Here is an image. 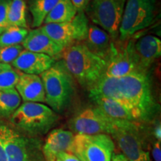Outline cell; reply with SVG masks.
<instances>
[{"label":"cell","mask_w":161,"mask_h":161,"mask_svg":"<svg viewBox=\"0 0 161 161\" xmlns=\"http://www.w3.org/2000/svg\"><path fill=\"white\" fill-rule=\"evenodd\" d=\"M152 156V161H161V146L160 142L159 141L156 140L153 145Z\"/></svg>","instance_id":"f1b7e54d"},{"label":"cell","mask_w":161,"mask_h":161,"mask_svg":"<svg viewBox=\"0 0 161 161\" xmlns=\"http://www.w3.org/2000/svg\"><path fill=\"white\" fill-rule=\"evenodd\" d=\"M45 90V102L57 114H62L71 104L75 86L74 79L62 61L54 64L40 75Z\"/></svg>","instance_id":"3957f363"},{"label":"cell","mask_w":161,"mask_h":161,"mask_svg":"<svg viewBox=\"0 0 161 161\" xmlns=\"http://www.w3.org/2000/svg\"><path fill=\"white\" fill-rule=\"evenodd\" d=\"M122 120L114 119L107 116L98 107L86 108L80 110L69 121V128L75 134H104L110 135Z\"/></svg>","instance_id":"30bf717a"},{"label":"cell","mask_w":161,"mask_h":161,"mask_svg":"<svg viewBox=\"0 0 161 161\" xmlns=\"http://www.w3.org/2000/svg\"><path fill=\"white\" fill-rule=\"evenodd\" d=\"M59 0H31L29 10L32 16V26L40 28L46 16L57 5Z\"/></svg>","instance_id":"7402d4cb"},{"label":"cell","mask_w":161,"mask_h":161,"mask_svg":"<svg viewBox=\"0 0 161 161\" xmlns=\"http://www.w3.org/2000/svg\"><path fill=\"white\" fill-rule=\"evenodd\" d=\"M110 161H128L122 154H113Z\"/></svg>","instance_id":"1f68e13d"},{"label":"cell","mask_w":161,"mask_h":161,"mask_svg":"<svg viewBox=\"0 0 161 161\" xmlns=\"http://www.w3.org/2000/svg\"><path fill=\"white\" fill-rule=\"evenodd\" d=\"M84 43L92 53L105 60L107 63L116 51V45L112 37L94 24L89 25L87 36Z\"/></svg>","instance_id":"4fadbf2b"},{"label":"cell","mask_w":161,"mask_h":161,"mask_svg":"<svg viewBox=\"0 0 161 161\" xmlns=\"http://www.w3.org/2000/svg\"><path fill=\"white\" fill-rule=\"evenodd\" d=\"M19 77V72L11 64L0 63V90L14 88Z\"/></svg>","instance_id":"d4e9b609"},{"label":"cell","mask_w":161,"mask_h":161,"mask_svg":"<svg viewBox=\"0 0 161 161\" xmlns=\"http://www.w3.org/2000/svg\"><path fill=\"white\" fill-rule=\"evenodd\" d=\"M15 127L30 135H43L57 124L59 116L49 106L38 102H23L11 116Z\"/></svg>","instance_id":"277c9868"},{"label":"cell","mask_w":161,"mask_h":161,"mask_svg":"<svg viewBox=\"0 0 161 161\" xmlns=\"http://www.w3.org/2000/svg\"><path fill=\"white\" fill-rule=\"evenodd\" d=\"M40 29L53 41L65 49L75 42L79 43L85 40L89 29V20L85 11H80L71 21L44 24L40 26Z\"/></svg>","instance_id":"8fae6325"},{"label":"cell","mask_w":161,"mask_h":161,"mask_svg":"<svg viewBox=\"0 0 161 161\" xmlns=\"http://www.w3.org/2000/svg\"><path fill=\"white\" fill-rule=\"evenodd\" d=\"M114 149V141L108 134L74 136L72 152L82 161H110Z\"/></svg>","instance_id":"9c48e42d"},{"label":"cell","mask_w":161,"mask_h":161,"mask_svg":"<svg viewBox=\"0 0 161 161\" xmlns=\"http://www.w3.org/2000/svg\"><path fill=\"white\" fill-rule=\"evenodd\" d=\"M75 8L77 9L78 12L85 11L87 6L89 5L92 0H70Z\"/></svg>","instance_id":"f546056e"},{"label":"cell","mask_w":161,"mask_h":161,"mask_svg":"<svg viewBox=\"0 0 161 161\" xmlns=\"http://www.w3.org/2000/svg\"><path fill=\"white\" fill-rule=\"evenodd\" d=\"M125 4V0H92L85 11L94 25L115 40L119 35Z\"/></svg>","instance_id":"52a82bcc"},{"label":"cell","mask_w":161,"mask_h":161,"mask_svg":"<svg viewBox=\"0 0 161 161\" xmlns=\"http://www.w3.org/2000/svg\"><path fill=\"white\" fill-rule=\"evenodd\" d=\"M155 4V0H125L119 35L121 41L129 40L138 31L152 25Z\"/></svg>","instance_id":"8992f818"},{"label":"cell","mask_w":161,"mask_h":161,"mask_svg":"<svg viewBox=\"0 0 161 161\" xmlns=\"http://www.w3.org/2000/svg\"><path fill=\"white\" fill-rule=\"evenodd\" d=\"M21 100L15 87L0 90V117H11L21 104Z\"/></svg>","instance_id":"44dd1931"},{"label":"cell","mask_w":161,"mask_h":161,"mask_svg":"<svg viewBox=\"0 0 161 161\" xmlns=\"http://www.w3.org/2000/svg\"><path fill=\"white\" fill-rule=\"evenodd\" d=\"M149 69L133 72L122 78L104 76L88 90L90 99L110 98L128 107L139 122H150L160 112L152 90Z\"/></svg>","instance_id":"6da1fadb"},{"label":"cell","mask_w":161,"mask_h":161,"mask_svg":"<svg viewBox=\"0 0 161 161\" xmlns=\"http://www.w3.org/2000/svg\"><path fill=\"white\" fill-rule=\"evenodd\" d=\"M0 142L7 161H45L42 145L37 138H29L6 125H0Z\"/></svg>","instance_id":"5b68a950"},{"label":"cell","mask_w":161,"mask_h":161,"mask_svg":"<svg viewBox=\"0 0 161 161\" xmlns=\"http://www.w3.org/2000/svg\"><path fill=\"white\" fill-rule=\"evenodd\" d=\"M22 46L25 50L46 55L55 60L61 57L64 50L44 33L40 27L29 31Z\"/></svg>","instance_id":"5bb4252c"},{"label":"cell","mask_w":161,"mask_h":161,"mask_svg":"<svg viewBox=\"0 0 161 161\" xmlns=\"http://www.w3.org/2000/svg\"><path fill=\"white\" fill-rule=\"evenodd\" d=\"M23 50L24 48L21 44L0 48V63L12 64Z\"/></svg>","instance_id":"484cf974"},{"label":"cell","mask_w":161,"mask_h":161,"mask_svg":"<svg viewBox=\"0 0 161 161\" xmlns=\"http://www.w3.org/2000/svg\"><path fill=\"white\" fill-rule=\"evenodd\" d=\"M92 101L96 104V107L111 119L139 122L132 110L118 101L110 98H98Z\"/></svg>","instance_id":"d6986e66"},{"label":"cell","mask_w":161,"mask_h":161,"mask_svg":"<svg viewBox=\"0 0 161 161\" xmlns=\"http://www.w3.org/2000/svg\"><path fill=\"white\" fill-rule=\"evenodd\" d=\"M56 161H82L75 154L71 152H60L56 158Z\"/></svg>","instance_id":"83f0119b"},{"label":"cell","mask_w":161,"mask_h":161,"mask_svg":"<svg viewBox=\"0 0 161 161\" xmlns=\"http://www.w3.org/2000/svg\"><path fill=\"white\" fill-rule=\"evenodd\" d=\"M11 0H0V35L9 27L8 12Z\"/></svg>","instance_id":"4316f807"},{"label":"cell","mask_w":161,"mask_h":161,"mask_svg":"<svg viewBox=\"0 0 161 161\" xmlns=\"http://www.w3.org/2000/svg\"><path fill=\"white\" fill-rule=\"evenodd\" d=\"M27 29L19 27H8L0 35V48L21 44L27 36Z\"/></svg>","instance_id":"cb8c5ba5"},{"label":"cell","mask_w":161,"mask_h":161,"mask_svg":"<svg viewBox=\"0 0 161 161\" xmlns=\"http://www.w3.org/2000/svg\"><path fill=\"white\" fill-rule=\"evenodd\" d=\"M0 161H7L5 152L1 142H0Z\"/></svg>","instance_id":"d6a6232c"},{"label":"cell","mask_w":161,"mask_h":161,"mask_svg":"<svg viewBox=\"0 0 161 161\" xmlns=\"http://www.w3.org/2000/svg\"><path fill=\"white\" fill-rule=\"evenodd\" d=\"M148 69L144 68L134 49V43L127 40L125 46H116V51L108 63L104 76L122 78L137 70Z\"/></svg>","instance_id":"7c38bea8"},{"label":"cell","mask_w":161,"mask_h":161,"mask_svg":"<svg viewBox=\"0 0 161 161\" xmlns=\"http://www.w3.org/2000/svg\"><path fill=\"white\" fill-rule=\"evenodd\" d=\"M153 134H154V137H155L156 140L159 141V142H160V141H161V126H160V122L157 124L156 126L154 127Z\"/></svg>","instance_id":"4dcf8cb0"},{"label":"cell","mask_w":161,"mask_h":161,"mask_svg":"<svg viewBox=\"0 0 161 161\" xmlns=\"http://www.w3.org/2000/svg\"><path fill=\"white\" fill-rule=\"evenodd\" d=\"M110 136L128 161H150L148 152L144 149L140 122L121 121Z\"/></svg>","instance_id":"ba28073f"},{"label":"cell","mask_w":161,"mask_h":161,"mask_svg":"<svg viewBox=\"0 0 161 161\" xmlns=\"http://www.w3.org/2000/svg\"><path fill=\"white\" fill-rule=\"evenodd\" d=\"M78 11L70 0H59L54 8L46 16L44 24L69 22L77 14Z\"/></svg>","instance_id":"ffe728a7"},{"label":"cell","mask_w":161,"mask_h":161,"mask_svg":"<svg viewBox=\"0 0 161 161\" xmlns=\"http://www.w3.org/2000/svg\"><path fill=\"white\" fill-rule=\"evenodd\" d=\"M75 134L71 130L54 129L47 136L42 146L45 161H56L60 152H72V143Z\"/></svg>","instance_id":"9a60e30c"},{"label":"cell","mask_w":161,"mask_h":161,"mask_svg":"<svg viewBox=\"0 0 161 161\" xmlns=\"http://www.w3.org/2000/svg\"><path fill=\"white\" fill-rule=\"evenodd\" d=\"M61 57L73 79L86 90L104 76L108 63L92 53L84 43H76L66 48Z\"/></svg>","instance_id":"7a4b0ae2"},{"label":"cell","mask_w":161,"mask_h":161,"mask_svg":"<svg viewBox=\"0 0 161 161\" xmlns=\"http://www.w3.org/2000/svg\"><path fill=\"white\" fill-rule=\"evenodd\" d=\"M55 62L49 56L24 49L12 63V66L23 73L39 75L50 69Z\"/></svg>","instance_id":"2e32d148"},{"label":"cell","mask_w":161,"mask_h":161,"mask_svg":"<svg viewBox=\"0 0 161 161\" xmlns=\"http://www.w3.org/2000/svg\"><path fill=\"white\" fill-rule=\"evenodd\" d=\"M15 89L24 102H45V90L39 75L19 72Z\"/></svg>","instance_id":"e0dca14e"},{"label":"cell","mask_w":161,"mask_h":161,"mask_svg":"<svg viewBox=\"0 0 161 161\" xmlns=\"http://www.w3.org/2000/svg\"><path fill=\"white\" fill-rule=\"evenodd\" d=\"M8 23L9 27L27 29L26 3L24 0H11L8 12Z\"/></svg>","instance_id":"603a6c76"},{"label":"cell","mask_w":161,"mask_h":161,"mask_svg":"<svg viewBox=\"0 0 161 161\" xmlns=\"http://www.w3.org/2000/svg\"><path fill=\"white\" fill-rule=\"evenodd\" d=\"M134 49L142 66L149 69L153 62L160 58L161 41L155 36L146 35L134 43Z\"/></svg>","instance_id":"ac0fdd59"}]
</instances>
